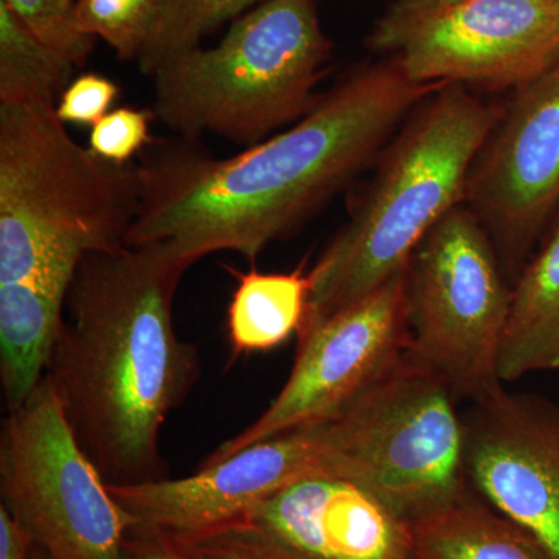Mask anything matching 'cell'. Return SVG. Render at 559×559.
<instances>
[{
    "label": "cell",
    "instance_id": "8",
    "mask_svg": "<svg viewBox=\"0 0 559 559\" xmlns=\"http://www.w3.org/2000/svg\"><path fill=\"white\" fill-rule=\"evenodd\" d=\"M0 496L49 559H120L134 521L81 448L44 377L0 433Z\"/></svg>",
    "mask_w": 559,
    "mask_h": 559
},
{
    "label": "cell",
    "instance_id": "19",
    "mask_svg": "<svg viewBox=\"0 0 559 559\" xmlns=\"http://www.w3.org/2000/svg\"><path fill=\"white\" fill-rule=\"evenodd\" d=\"M266 0H167L138 64L150 76L162 62L194 47L226 22Z\"/></svg>",
    "mask_w": 559,
    "mask_h": 559
},
{
    "label": "cell",
    "instance_id": "23",
    "mask_svg": "<svg viewBox=\"0 0 559 559\" xmlns=\"http://www.w3.org/2000/svg\"><path fill=\"white\" fill-rule=\"evenodd\" d=\"M153 116L148 110L135 108H119L106 114L92 127L90 150L102 159L128 164L148 143Z\"/></svg>",
    "mask_w": 559,
    "mask_h": 559
},
{
    "label": "cell",
    "instance_id": "28",
    "mask_svg": "<svg viewBox=\"0 0 559 559\" xmlns=\"http://www.w3.org/2000/svg\"><path fill=\"white\" fill-rule=\"evenodd\" d=\"M443 2H450V3H452V2H457V0H443Z\"/></svg>",
    "mask_w": 559,
    "mask_h": 559
},
{
    "label": "cell",
    "instance_id": "14",
    "mask_svg": "<svg viewBox=\"0 0 559 559\" xmlns=\"http://www.w3.org/2000/svg\"><path fill=\"white\" fill-rule=\"evenodd\" d=\"M238 521L310 559H414L409 522L333 474L294 481Z\"/></svg>",
    "mask_w": 559,
    "mask_h": 559
},
{
    "label": "cell",
    "instance_id": "13",
    "mask_svg": "<svg viewBox=\"0 0 559 559\" xmlns=\"http://www.w3.org/2000/svg\"><path fill=\"white\" fill-rule=\"evenodd\" d=\"M316 474H330L322 421L250 444L182 479L108 488L132 528L182 536L241 520L278 489Z\"/></svg>",
    "mask_w": 559,
    "mask_h": 559
},
{
    "label": "cell",
    "instance_id": "7",
    "mask_svg": "<svg viewBox=\"0 0 559 559\" xmlns=\"http://www.w3.org/2000/svg\"><path fill=\"white\" fill-rule=\"evenodd\" d=\"M406 289L412 358L439 373L457 400L471 403L503 384L511 286L487 227L466 202L419 242Z\"/></svg>",
    "mask_w": 559,
    "mask_h": 559
},
{
    "label": "cell",
    "instance_id": "16",
    "mask_svg": "<svg viewBox=\"0 0 559 559\" xmlns=\"http://www.w3.org/2000/svg\"><path fill=\"white\" fill-rule=\"evenodd\" d=\"M414 559H547L524 530L473 492L411 522Z\"/></svg>",
    "mask_w": 559,
    "mask_h": 559
},
{
    "label": "cell",
    "instance_id": "20",
    "mask_svg": "<svg viewBox=\"0 0 559 559\" xmlns=\"http://www.w3.org/2000/svg\"><path fill=\"white\" fill-rule=\"evenodd\" d=\"M167 0H76L80 31L105 40L121 61H139Z\"/></svg>",
    "mask_w": 559,
    "mask_h": 559
},
{
    "label": "cell",
    "instance_id": "18",
    "mask_svg": "<svg viewBox=\"0 0 559 559\" xmlns=\"http://www.w3.org/2000/svg\"><path fill=\"white\" fill-rule=\"evenodd\" d=\"M75 69L0 0V103L57 106Z\"/></svg>",
    "mask_w": 559,
    "mask_h": 559
},
{
    "label": "cell",
    "instance_id": "11",
    "mask_svg": "<svg viewBox=\"0 0 559 559\" xmlns=\"http://www.w3.org/2000/svg\"><path fill=\"white\" fill-rule=\"evenodd\" d=\"M466 204L511 274L527 263L539 230L559 204V58L518 90L481 148Z\"/></svg>",
    "mask_w": 559,
    "mask_h": 559
},
{
    "label": "cell",
    "instance_id": "25",
    "mask_svg": "<svg viewBox=\"0 0 559 559\" xmlns=\"http://www.w3.org/2000/svg\"><path fill=\"white\" fill-rule=\"evenodd\" d=\"M120 559H193L171 536L131 528L121 547Z\"/></svg>",
    "mask_w": 559,
    "mask_h": 559
},
{
    "label": "cell",
    "instance_id": "5",
    "mask_svg": "<svg viewBox=\"0 0 559 559\" xmlns=\"http://www.w3.org/2000/svg\"><path fill=\"white\" fill-rule=\"evenodd\" d=\"M331 51L316 0H266L216 46L162 62L150 75L151 112L178 138L213 134L248 148L310 112Z\"/></svg>",
    "mask_w": 559,
    "mask_h": 559
},
{
    "label": "cell",
    "instance_id": "17",
    "mask_svg": "<svg viewBox=\"0 0 559 559\" xmlns=\"http://www.w3.org/2000/svg\"><path fill=\"white\" fill-rule=\"evenodd\" d=\"M310 290L308 272L263 274L252 270L238 275L227 311L231 349L237 355L270 352L299 334Z\"/></svg>",
    "mask_w": 559,
    "mask_h": 559
},
{
    "label": "cell",
    "instance_id": "21",
    "mask_svg": "<svg viewBox=\"0 0 559 559\" xmlns=\"http://www.w3.org/2000/svg\"><path fill=\"white\" fill-rule=\"evenodd\" d=\"M44 43L76 68H83L97 39L81 32L75 20L76 0H2Z\"/></svg>",
    "mask_w": 559,
    "mask_h": 559
},
{
    "label": "cell",
    "instance_id": "22",
    "mask_svg": "<svg viewBox=\"0 0 559 559\" xmlns=\"http://www.w3.org/2000/svg\"><path fill=\"white\" fill-rule=\"evenodd\" d=\"M171 538L193 559H310L241 521Z\"/></svg>",
    "mask_w": 559,
    "mask_h": 559
},
{
    "label": "cell",
    "instance_id": "27",
    "mask_svg": "<svg viewBox=\"0 0 559 559\" xmlns=\"http://www.w3.org/2000/svg\"><path fill=\"white\" fill-rule=\"evenodd\" d=\"M32 559H49L46 554H44L43 550L39 549V547H33V557Z\"/></svg>",
    "mask_w": 559,
    "mask_h": 559
},
{
    "label": "cell",
    "instance_id": "6",
    "mask_svg": "<svg viewBox=\"0 0 559 559\" xmlns=\"http://www.w3.org/2000/svg\"><path fill=\"white\" fill-rule=\"evenodd\" d=\"M455 403L450 384L407 353L323 421L330 474L369 489L409 524L468 498L465 421Z\"/></svg>",
    "mask_w": 559,
    "mask_h": 559
},
{
    "label": "cell",
    "instance_id": "24",
    "mask_svg": "<svg viewBox=\"0 0 559 559\" xmlns=\"http://www.w3.org/2000/svg\"><path fill=\"white\" fill-rule=\"evenodd\" d=\"M112 80L97 73H86L69 84L57 105L58 117L64 123L95 124L108 114L119 95Z\"/></svg>",
    "mask_w": 559,
    "mask_h": 559
},
{
    "label": "cell",
    "instance_id": "9",
    "mask_svg": "<svg viewBox=\"0 0 559 559\" xmlns=\"http://www.w3.org/2000/svg\"><path fill=\"white\" fill-rule=\"evenodd\" d=\"M371 50L426 86H524L559 58V0H396Z\"/></svg>",
    "mask_w": 559,
    "mask_h": 559
},
{
    "label": "cell",
    "instance_id": "15",
    "mask_svg": "<svg viewBox=\"0 0 559 559\" xmlns=\"http://www.w3.org/2000/svg\"><path fill=\"white\" fill-rule=\"evenodd\" d=\"M555 369H559V224L511 286L499 378L506 384Z\"/></svg>",
    "mask_w": 559,
    "mask_h": 559
},
{
    "label": "cell",
    "instance_id": "2",
    "mask_svg": "<svg viewBox=\"0 0 559 559\" xmlns=\"http://www.w3.org/2000/svg\"><path fill=\"white\" fill-rule=\"evenodd\" d=\"M190 267L164 242L92 252L66 297L46 378L108 485L168 479L162 426L200 380L173 304Z\"/></svg>",
    "mask_w": 559,
    "mask_h": 559
},
{
    "label": "cell",
    "instance_id": "3",
    "mask_svg": "<svg viewBox=\"0 0 559 559\" xmlns=\"http://www.w3.org/2000/svg\"><path fill=\"white\" fill-rule=\"evenodd\" d=\"M139 165L83 148L47 103H0V286L66 304L81 261L124 245Z\"/></svg>",
    "mask_w": 559,
    "mask_h": 559
},
{
    "label": "cell",
    "instance_id": "10",
    "mask_svg": "<svg viewBox=\"0 0 559 559\" xmlns=\"http://www.w3.org/2000/svg\"><path fill=\"white\" fill-rule=\"evenodd\" d=\"M406 270L300 336L278 395L252 425L202 460L200 468L278 433L334 418L389 377L411 349Z\"/></svg>",
    "mask_w": 559,
    "mask_h": 559
},
{
    "label": "cell",
    "instance_id": "1",
    "mask_svg": "<svg viewBox=\"0 0 559 559\" xmlns=\"http://www.w3.org/2000/svg\"><path fill=\"white\" fill-rule=\"evenodd\" d=\"M440 87L414 83L385 58L235 156L213 157L198 140H153L138 164L140 207L124 245L164 242L189 267L216 252L257 260L362 171Z\"/></svg>",
    "mask_w": 559,
    "mask_h": 559
},
{
    "label": "cell",
    "instance_id": "4",
    "mask_svg": "<svg viewBox=\"0 0 559 559\" xmlns=\"http://www.w3.org/2000/svg\"><path fill=\"white\" fill-rule=\"evenodd\" d=\"M502 112L466 87H440L419 105L384 151L348 223L308 275L310 333L406 270L419 242L465 202L471 170Z\"/></svg>",
    "mask_w": 559,
    "mask_h": 559
},
{
    "label": "cell",
    "instance_id": "26",
    "mask_svg": "<svg viewBox=\"0 0 559 559\" xmlns=\"http://www.w3.org/2000/svg\"><path fill=\"white\" fill-rule=\"evenodd\" d=\"M32 536L0 506V559H32Z\"/></svg>",
    "mask_w": 559,
    "mask_h": 559
},
{
    "label": "cell",
    "instance_id": "12",
    "mask_svg": "<svg viewBox=\"0 0 559 559\" xmlns=\"http://www.w3.org/2000/svg\"><path fill=\"white\" fill-rule=\"evenodd\" d=\"M465 462L471 488L559 559V407L498 385L471 401Z\"/></svg>",
    "mask_w": 559,
    "mask_h": 559
}]
</instances>
